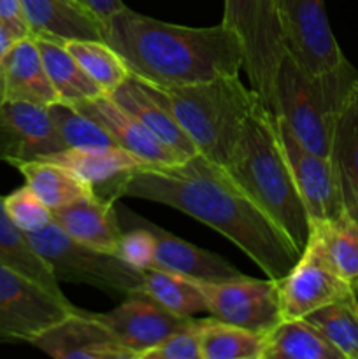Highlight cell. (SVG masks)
<instances>
[{"label":"cell","mask_w":358,"mask_h":359,"mask_svg":"<svg viewBox=\"0 0 358 359\" xmlns=\"http://www.w3.org/2000/svg\"><path fill=\"white\" fill-rule=\"evenodd\" d=\"M34 251L44 259L58 283L86 284L109 294L140 290L142 272L126 265L114 252L98 251L74 241L56 223L27 235Z\"/></svg>","instance_id":"obj_7"},{"label":"cell","mask_w":358,"mask_h":359,"mask_svg":"<svg viewBox=\"0 0 358 359\" xmlns=\"http://www.w3.org/2000/svg\"><path fill=\"white\" fill-rule=\"evenodd\" d=\"M144 84L174 116L197 153L220 167L228 163L246 118L262 98L239 76L171 88Z\"/></svg>","instance_id":"obj_4"},{"label":"cell","mask_w":358,"mask_h":359,"mask_svg":"<svg viewBox=\"0 0 358 359\" xmlns=\"http://www.w3.org/2000/svg\"><path fill=\"white\" fill-rule=\"evenodd\" d=\"M260 359H344L305 318L283 319L263 333Z\"/></svg>","instance_id":"obj_24"},{"label":"cell","mask_w":358,"mask_h":359,"mask_svg":"<svg viewBox=\"0 0 358 359\" xmlns=\"http://www.w3.org/2000/svg\"><path fill=\"white\" fill-rule=\"evenodd\" d=\"M330 161L343 200L358 193V74L347 88L333 121Z\"/></svg>","instance_id":"obj_22"},{"label":"cell","mask_w":358,"mask_h":359,"mask_svg":"<svg viewBox=\"0 0 358 359\" xmlns=\"http://www.w3.org/2000/svg\"><path fill=\"white\" fill-rule=\"evenodd\" d=\"M206 319H190L186 325L172 332L158 346L140 354L139 359H202L200 337Z\"/></svg>","instance_id":"obj_36"},{"label":"cell","mask_w":358,"mask_h":359,"mask_svg":"<svg viewBox=\"0 0 358 359\" xmlns=\"http://www.w3.org/2000/svg\"><path fill=\"white\" fill-rule=\"evenodd\" d=\"M0 262L35 280L46 290L56 294H63L60 283L48 263L34 251L27 235L13 223L6 210L4 196H0Z\"/></svg>","instance_id":"obj_27"},{"label":"cell","mask_w":358,"mask_h":359,"mask_svg":"<svg viewBox=\"0 0 358 359\" xmlns=\"http://www.w3.org/2000/svg\"><path fill=\"white\" fill-rule=\"evenodd\" d=\"M97 195L111 200L142 198L181 210L227 237L270 279H283L300 258L290 237L223 167L202 154L171 167L135 168Z\"/></svg>","instance_id":"obj_1"},{"label":"cell","mask_w":358,"mask_h":359,"mask_svg":"<svg viewBox=\"0 0 358 359\" xmlns=\"http://www.w3.org/2000/svg\"><path fill=\"white\" fill-rule=\"evenodd\" d=\"M72 105L95 119L112 137L116 146L139 158L146 167H171L186 160L165 146L154 133H151L130 112L119 107L109 95H100Z\"/></svg>","instance_id":"obj_16"},{"label":"cell","mask_w":358,"mask_h":359,"mask_svg":"<svg viewBox=\"0 0 358 359\" xmlns=\"http://www.w3.org/2000/svg\"><path fill=\"white\" fill-rule=\"evenodd\" d=\"M34 41L41 53L46 74H48L60 102L77 104V102L105 95L97 86V83L84 72L83 67L76 62V58L70 55L65 46L49 41V39L34 37Z\"/></svg>","instance_id":"obj_26"},{"label":"cell","mask_w":358,"mask_h":359,"mask_svg":"<svg viewBox=\"0 0 358 359\" xmlns=\"http://www.w3.org/2000/svg\"><path fill=\"white\" fill-rule=\"evenodd\" d=\"M16 41L18 39L11 34V30L7 28V25L0 20V60L4 58V55L9 51L11 46H13Z\"/></svg>","instance_id":"obj_39"},{"label":"cell","mask_w":358,"mask_h":359,"mask_svg":"<svg viewBox=\"0 0 358 359\" xmlns=\"http://www.w3.org/2000/svg\"><path fill=\"white\" fill-rule=\"evenodd\" d=\"M97 316L135 359L192 319L174 314L142 290L125 294L118 307Z\"/></svg>","instance_id":"obj_15"},{"label":"cell","mask_w":358,"mask_h":359,"mask_svg":"<svg viewBox=\"0 0 358 359\" xmlns=\"http://www.w3.org/2000/svg\"><path fill=\"white\" fill-rule=\"evenodd\" d=\"M109 97L121 109L139 119L151 133L158 137L165 146L181 156L190 158L197 153L190 137L183 132L174 116L150 93L146 84L130 74L123 84H119Z\"/></svg>","instance_id":"obj_21"},{"label":"cell","mask_w":358,"mask_h":359,"mask_svg":"<svg viewBox=\"0 0 358 359\" xmlns=\"http://www.w3.org/2000/svg\"><path fill=\"white\" fill-rule=\"evenodd\" d=\"M41 160H51L72 170L77 177L93 186L95 193L100 191L121 175L146 167L139 158L121 147H95V149H63Z\"/></svg>","instance_id":"obj_23"},{"label":"cell","mask_w":358,"mask_h":359,"mask_svg":"<svg viewBox=\"0 0 358 359\" xmlns=\"http://www.w3.org/2000/svg\"><path fill=\"white\" fill-rule=\"evenodd\" d=\"M104 41L132 76L171 88L239 76L244 55L237 35L223 23L183 27L123 7L104 23Z\"/></svg>","instance_id":"obj_2"},{"label":"cell","mask_w":358,"mask_h":359,"mask_svg":"<svg viewBox=\"0 0 358 359\" xmlns=\"http://www.w3.org/2000/svg\"><path fill=\"white\" fill-rule=\"evenodd\" d=\"M63 46L105 95L112 93L130 76L121 56L105 41H69Z\"/></svg>","instance_id":"obj_32"},{"label":"cell","mask_w":358,"mask_h":359,"mask_svg":"<svg viewBox=\"0 0 358 359\" xmlns=\"http://www.w3.org/2000/svg\"><path fill=\"white\" fill-rule=\"evenodd\" d=\"M286 51L311 76L347 63L326 16L325 0H277Z\"/></svg>","instance_id":"obj_11"},{"label":"cell","mask_w":358,"mask_h":359,"mask_svg":"<svg viewBox=\"0 0 358 359\" xmlns=\"http://www.w3.org/2000/svg\"><path fill=\"white\" fill-rule=\"evenodd\" d=\"M4 202H6V210L13 223L25 235L41 231L42 228L53 223L51 209L46 207L27 184L14 189L11 195L4 196Z\"/></svg>","instance_id":"obj_35"},{"label":"cell","mask_w":358,"mask_h":359,"mask_svg":"<svg viewBox=\"0 0 358 359\" xmlns=\"http://www.w3.org/2000/svg\"><path fill=\"white\" fill-rule=\"evenodd\" d=\"M135 217L153 233L154 241H157V249H154V266L157 269L181 273V276L195 280H207V283H220V280L242 276L241 270L235 269L232 263L218 256L216 252L197 248L142 217Z\"/></svg>","instance_id":"obj_20"},{"label":"cell","mask_w":358,"mask_h":359,"mask_svg":"<svg viewBox=\"0 0 358 359\" xmlns=\"http://www.w3.org/2000/svg\"><path fill=\"white\" fill-rule=\"evenodd\" d=\"M51 212L53 223L74 241L98 251L116 252L123 228L118 210L114 209V200L95 193Z\"/></svg>","instance_id":"obj_19"},{"label":"cell","mask_w":358,"mask_h":359,"mask_svg":"<svg viewBox=\"0 0 358 359\" xmlns=\"http://www.w3.org/2000/svg\"><path fill=\"white\" fill-rule=\"evenodd\" d=\"M81 2H83L84 6L102 21V23H105L109 18L114 16L116 13H119L123 7H126L125 4H123V0H81Z\"/></svg>","instance_id":"obj_38"},{"label":"cell","mask_w":358,"mask_h":359,"mask_svg":"<svg viewBox=\"0 0 358 359\" xmlns=\"http://www.w3.org/2000/svg\"><path fill=\"white\" fill-rule=\"evenodd\" d=\"M2 102H27L42 107L60 102L30 35L18 39L0 60V104Z\"/></svg>","instance_id":"obj_18"},{"label":"cell","mask_w":358,"mask_h":359,"mask_svg":"<svg viewBox=\"0 0 358 359\" xmlns=\"http://www.w3.org/2000/svg\"><path fill=\"white\" fill-rule=\"evenodd\" d=\"M140 290L183 318H193L195 314L207 312L206 298L199 284L181 273L168 272L157 266L147 269L142 272Z\"/></svg>","instance_id":"obj_29"},{"label":"cell","mask_w":358,"mask_h":359,"mask_svg":"<svg viewBox=\"0 0 358 359\" xmlns=\"http://www.w3.org/2000/svg\"><path fill=\"white\" fill-rule=\"evenodd\" d=\"M344 210L350 214V217L357 223L358 226V193H354V195H351L350 198L344 200Z\"/></svg>","instance_id":"obj_40"},{"label":"cell","mask_w":358,"mask_h":359,"mask_svg":"<svg viewBox=\"0 0 358 359\" xmlns=\"http://www.w3.org/2000/svg\"><path fill=\"white\" fill-rule=\"evenodd\" d=\"M74 309L65 294L46 290L0 262V342L30 344Z\"/></svg>","instance_id":"obj_8"},{"label":"cell","mask_w":358,"mask_h":359,"mask_svg":"<svg viewBox=\"0 0 358 359\" xmlns=\"http://www.w3.org/2000/svg\"><path fill=\"white\" fill-rule=\"evenodd\" d=\"M79 2H81V0H79ZM81 4H83V2H81Z\"/></svg>","instance_id":"obj_41"},{"label":"cell","mask_w":358,"mask_h":359,"mask_svg":"<svg viewBox=\"0 0 358 359\" xmlns=\"http://www.w3.org/2000/svg\"><path fill=\"white\" fill-rule=\"evenodd\" d=\"M262 346V333L213 318L204 321L200 337L202 359H260Z\"/></svg>","instance_id":"obj_30"},{"label":"cell","mask_w":358,"mask_h":359,"mask_svg":"<svg viewBox=\"0 0 358 359\" xmlns=\"http://www.w3.org/2000/svg\"><path fill=\"white\" fill-rule=\"evenodd\" d=\"M30 346L55 359H135L97 314L79 309L42 330Z\"/></svg>","instance_id":"obj_13"},{"label":"cell","mask_w":358,"mask_h":359,"mask_svg":"<svg viewBox=\"0 0 358 359\" xmlns=\"http://www.w3.org/2000/svg\"><path fill=\"white\" fill-rule=\"evenodd\" d=\"M221 23L237 35L251 88L274 112L276 77L286 55L277 0H225Z\"/></svg>","instance_id":"obj_6"},{"label":"cell","mask_w":358,"mask_h":359,"mask_svg":"<svg viewBox=\"0 0 358 359\" xmlns=\"http://www.w3.org/2000/svg\"><path fill=\"white\" fill-rule=\"evenodd\" d=\"M53 123L65 149H95L114 147L112 137L95 119L81 112L76 105L56 102L49 105Z\"/></svg>","instance_id":"obj_33"},{"label":"cell","mask_w":358,"mask_h":359,"mask_svg":"<svg viewBox=\"0 0 358 359\" xmlns=\"http://www.w3.org/2000/svg\"><path fill=\"white\" fill-rule=\"evenodd\" d=\"M63 149L49 107L27 102L0 104V161L14 167Z\"/></svg>","instance_id":"obj_14"},{"label":"cell","mask_w":358,"mask_h":359,"mask_svg":"<svg viewBox=\"0 0 358 359\" xmlns=\"http://www.w3.org/2000/svg\"><path fill=\"white\" fill-rule=\"evenodd\" d=\"M276 119L281 149L302 203L307 210L309 221L312 224L336 219L344 212V200L332 161L330 158L305 149L277 116Z\"/></svg>","instance_id":"obj_12"},{"label":"cell","mask_w":358,"mask_h":359,"mask_svg":"<svg viewBox=\"0 0 358 359\" xmlns=\"http://www.w3.org/2000/svg\"><path fill=\"white\" fill-rule=\"evenodd\" d=\"M333 272L358 294V226L344 210L336 219L312 223Z\"/></svg>","instance_id":"obj_28"},{"label":"cell","mask_w":358,"mask_h":359,"mask_svg":"<svg viewBox=\"0 0 358 359\" xmlns=\"http://www.w3.org/2000/svg\"><path fill=\"white\" fill-rule=\"evenodd\" d=\"M0 20L7 25L11 34L16 39L30 35L23 16V9H21V0H0Z\"/></svg>","instance_id":"obj_37"},{"label":"cell","mask_w":358,"mask_h":359,"mask_svg":"<svg viewBox=\"0 0 358 359\" xmlns=\"http://www.w3.org/2000/svg\"><path fill=\"white\" fill-rule=\"evenodd\" d=\"M30 37L69 41H104V23L79 0H21Z\"/></svg>","instance_id":"obj_17"},{"label":"cell","mask_w":358,"mask_h":359,"mask_svg":"<svg viewBox=\"0 0 358 359\" xmlns=\"http://www.w3.org/2000/svg\"><path fill=\"white\" fill-rule=\"evenodd\" d=\"M14 167L23 175L25 184L51 210L95 195L93 186L56 161L30 160L20 161Z\"/></svg>","instance_id":"obj_25"},{"label":"cell","mask_w":358,"mask_h":359,"mask_svg":"<svg viewBox=\"0 0 358 359\" xmlns=\"http://www.w3.org/2000/svg\"><path fill=\"white\" fill-rule=\"evenodd\" d=\"M118 214L123 233L114 255L139 272L153 269L154 249H157V241H154L153 233L144 224H140L135 214L130 212V210L123 209V212Z\"/></svg>","instance_id":"obj_34"},{"label":"cell","mask_w":358,"mask_h":359,"mask_svg":"<svg viewBox=\"0 0 358 359\" xmlns=\"http://www.w3.org/2000/svg\"><path fill=\"white\" fill-rule=\"evenodd\" d=\"M223 168L302 252L307 244L311 221L281 149L276 114L262 98L246 118L230 160Z\"/></svg>","instance_id":"obj_3"},{"label":"cell","mask_w":358,"mask_h":359,"mask_svg":"<svg viewBox=\"0 0 358 359\" xmlns=\"http://www.w3.org/2000/svg\"><path fill=\"white\" fill-rule=\"evenodd\" d=\"M305 319L344 359H358V298L325 305L305 316Z\"/></svg>","instance_id":"obj_31"},{"label":"cell","mask_w":358,"mask_h":359,"mask_svg":"<svg viewBox=\"0 0 358 359\" xmlns=\"http://www.w3.org/2000/svg\"><path fill=\"white\" fill-rule=\"evenodd\" d=\"M195 283L206 298L207 314L213 319L262 335L283 321L277 279H253L242 273L220 283Z\"/></svg>","instance_id":"obj_9"},{"label":"cell","mask_w":358,"mask_h":359,"mask_svg":"<svg viewBox=\"0 0 358 359\" xmlns=\"http://www.w3.org/2000/svg\"><path fill=\"white\" fill-rule=\"evenodd\" d=\"M277 284L283 319L305 318L325 305L358 298L330 266L314 228L309 231L307 244L302 249L298 262L283 279H277Z\"/></svg>","instance_id":"obj_10"},{"label":"cell","mask_w":358,"mask_h":359,"mask_svg":"<svg viewBox=\"0 0 358 359\" xmlns=\"http://www.w3.org/2000/svg\"><path fill=\"white\" fill-rule=\"evenodd\" d=\"M357 74L347 62L339 70L311 76L286 53L277 70L274 114L305 149L330 158L333 121Z\"/></svg>","instance_id":"obj_5"}]
</instances>
